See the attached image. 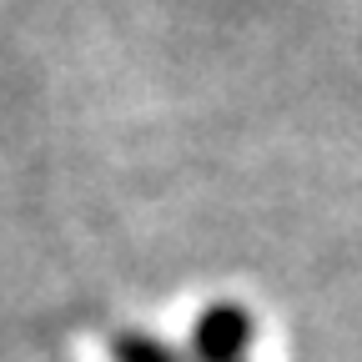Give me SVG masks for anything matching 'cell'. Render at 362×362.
Listing matches in <instances>:
<instances>
[{
    "label": "cell",
    "instance_id": "cell-1",
    "mask_svg": "<svg viewBox=\"0 0 362 362\" xmlns=\"http://www.w3.org/2000/svg\"><path fill=\"white\" fill-rule=\"evenodd\" d=\"M247 342H252V312H242L232 302L211 307L197 322V352H202V362H242Z\"/></svg>",
    "mask_w": 362,
    "mask_h": 362
},
{
    "label": "cell",
    "instance_id": "cell-2",
    "mask_svg": "<svg viewBox=\"0 0 362 362\" xmlns=\"http://www.w3.org/2000/svg\"><path fill=\"white\" fill-rule=\"evenodd\" d=\"M111 357L116 362H181L171 347H161V342H151L141 332H116L111 337Z\"/></svg>",
    "mask_w": 362,
    "mask_h": 362
}]
</instances>
